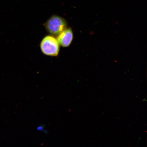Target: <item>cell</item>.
<instances>
[{"label":"cell","instance_id":"6da1fadb","mask_svg":"<svg viewBox=\"0 0 147 147\" xmlns=\"http://www.w3.org/2000/svg\"><path fill=\"white\" fill-rule=\"evenodd\" d=\"M67 22L64 18L54 15L44 24L46 30L51 35L57 37L67 28Z\"/></svg>","mask_w":147,"mask_h":147},{"label":"cell","instance_id":"7a4b0ae2","mask_svg":"<svg viewBox=\"0 0 147 147\" xmlns=\"http://www.w3.org/2000/svg\"><path fill=\"white\" fill-rule=\"evenodd\" d=\"M57 38L51 35L44 37L40 44L42 52L46 56L57 57L59 54L60 47Z\"/></svg>","mask_w":147,"mask_h":147},{"label":"cell","instance_id":"3957f363","mask_svg":"<svg viewBox=\"0 0 147 147\" xmlns=\"http://www.w3.org/2000/svg\"><path fill=\"white\" fill-rule=\"evenodd\" d=\"M61 47H67L71 45L73 39V33L71 28H67L56 37Z\"/></svg>","mask_w":147,"mask_h":147},{"label":"cell","instance_id":"277c9868","mask_svg":"<svg viewBox=\"0 0 147 147\" xmlns=\"http://www.w3.org/2000/svg\"><path fill=\"white\" fill-rule=\"evenodd\" d=\"M43 127L41 125V126H38V127L37 128L38 131H43L45 133H47V131H46L44 129H43Z\"/></svg>","mask_w":147,"mask_h":147}]
</instances>
